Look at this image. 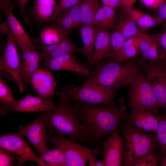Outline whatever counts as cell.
<instances>
[{
  "label": "cell",
  "mask_w": 166,
  "mask_h": 166,
  "mask_svg": "<svg viewBox=\"0 0 166 166\" xmlns=\"http://www.w3.org/2000/svg\"><path fill=\"white\" fill-rule=\"evenodd\" d=\"M86 142L91 146L101 143L119 129L127 108L124 100L113 105H92L77 101Z\"/></svg>",
  "instance_id": "obj_1"
},
{
  "label": "cell",
  "mask_w": 166,
  "mask_h": 166,
  "mask_svg": "<svg viewBox=\"0 0 166 166\" xmlns=\"http://www.w3.org/2000/svg\"><path fill=\"white\" fill-rule=\"evenodd\" d=\"M57 94L58 105L50 111L40 113L45 119L46 128L72 140L86 142L77 106L59 92Z\"/></svg>",
  "instance_id": "obj_2"
},
{
  "label": "cell",
  "mask_w": 166,
  "mask_h": 166,
  "mask_svg": "<svg viewBox=\"0 0 166 166\" xmlns=\"http://www.w3.org/2000/svg\"><path fill=\"white\" fill-rule=\"evenodd\" d=\"M88 79L107 89L117 91L129 85L140 73L141 65L137 62L110 60L97 64Z\"/></svg>",
  "instance_id": "obj_3"
},
{
  "label": "cell",
  "mask_w": 166,
  "mask_h": 166,
  "mask_svg": "<svg viewBox=\"0 0 166 166\" xmlns=\"http://www.w3.org/2000/svg\"><path fill=\"white\" fill-rule=\"evenodd\" d=\"M119 128L124 144L123 166H134L144 156L152 152H158L160 149L153 133L139 130L123 120Z\"/></svg>",
  "instance_id": "obj_4"
},
{
  "label": "cell",
  "mask_w": 166,
  "mask_h": 166,
  "mask_svg": "<svg viewBox=\"0 0 166 166\" xmlns=\"http://www.w3.org/2000/svg\"><path fill=\"white\" fill-rule=\"evenodd\" d=\"M117 91L104 87L88 79L75 87L65 86L59 92L71 102L79 101L96 105H113Z\"/></svg>",
  "instance_id": "obj_5"
},
{
  "label": "cell",
  "mask_w": 166,
  "mask_h": 166,
  "mask_svg": "<svg viewBox=\"0 0 166 166\" xmlns=\"http://www.w3.org/2000/svg\"><path fill=\"white\" fill-rule=\"evenodd\" d=\"M0 32L7 35L4 52L0 57V71L8 80L15 81L21 93L24 90V82L21 71V64L16 42L7 22L0 25Z\"/></svg>",
  "instance_id": "obj_6"
},
{
  "label": "cell",
  "mask_w": 166,
  "mask_h": 166,
  "mask_svg": "<svg viewBox=\"0 0 166 166\" xmlns=\"http://www.w3.org/2000/svg\"><path fill=\"white\" fill-rule=\"evenodd\" d=\"M129 85L128 106L131 109H142L159 113L162 108L158 102L146 76L140 72Z\"/></svg>",
  "instance_id": "obj_7"
},
{
  "label": "cell",
  "mask_w": 166,
  "mask_h": 166,
  "mask_svg": "<svg viewBox=\"0 0 166 166\" xmlns=\"http://www.w3.org/2000/svg\"><path fill=\"white\" fill-rule=\"evenodd\" d=\"M47 140L60 148L65 158V166H84L87 163L85 147L67 137L47 131Z\"/></svg>",
  "instance_id": "obj_8"
},
{
  "label": "cell",
  "mask_w": 166,
  "mask_h": 166,
  "mask_svg": "<svg viewBox=\"0 0 166 166\" xmlns=\"http://www.w3.org/2000/svg\"><path fill=\"white\" fill-rule=\"evenodd\" d=\"M1 113L5 115L12 112L36 113L50 111L56 106L53 97L33 96L27 93L21 99L14 102L1 101Z\"/></svg>",
  "instance_id": "obj_9"
},
{
  "label": "cell",
  "mask_w": 166,
  "mask_h": 166,
  "mask_svg": "<svg viewBox=\"0 0 166 166\" xmlns=\"http://www.w3.org/2000/svg\"><path fill=\"white\" fill-rule=\"evenodd\" d=\"M0 147L17 160V166H22L23 163L28 161L36 162L38 157L33 151L23 136L19 132L1 135Z\"/></svg>",
  "instance_id": "obj_10"
},
{
  "label": "cell",
  "mask_w": 166,
  "mask_h": 166,
  "mask_svg": "<svg viewBox=\"0 0 166 166\" xmlns=\"http://www.w3.org/2000/svg\"><path fill=\"white\" fill-rule=\"evenodd\" d=\"M103 149L101 152L104 166H123L124 151V141L119 129L111 133L101 143Z\"/></svg>",
  "instance_id": "obj_11"
},
{
  "label": "cell",
  "mask_w": 166,
  "mask_h": 166,
  "mask_svg": "<svg viewBox=\"0 0 166 166\" xmlns=\"http://www.w3.org/2000/svg\"><path fill=\"white\" fill-rule=\"evenodd\" d=\"M46 128L45 119L39 114L32 122L26 126L21 125L18 132L27 138L37 152L42 154L48 149Z\"/></svg>",
  "instance_id": "obj_12"
},
{
  "label": "cell",
  "mask_w": 166,
  "mask_h": 166,
  "mask_svg": "<svg viewBox=\"0 0 166 166\" xmlns=\"http://www.w3.org/2000/svg\"><path fill=\"white\" fill-rule=\"evenodd\" d=\"M15 5H10L0 7L7 17V22L16 43L19 46L21 51H37L38 46L31 41L22 25L13 13Z\"/></svg>",
  "instance_id": "obj_13"
},
{
  "label": "cell",
  "mask_w": 166,
  "mask_h": 166,
  "mask_svg": "<svg viewBox=\"0 0 166 166\" xmlns=\"http://www.w3.org/2000/svg\"><path fill=\"white\" fill-rule=\"evenodd\" d=\"M154 113L149 110L132 109L129 114H125L123 120L141 131L156 133L158 121Z\"/></svg>",
  "instance_id": "obj_14"
},
{
  "label": "cell",
  "mask_w": 166,
  "mask_h": 166,
  "mask_svg": "<svg viewBox=\"0 0 166 166\" xmlns=\"http://www.w3.org/2000/svg\"><path fill=\"white\" fill-rule=\"evenodd\" d=\"M30 81L39 96L53 97L55 93L56 82L49 70L38 68L31 76Z\"/></svg>",
  "instance_id": "obj_15"
},
{
  "label": "cell",
  "mask_w": 166,
  "mask_h": 166,
  "mask_svg": "<svg viewBox=\"0 0 166 166\" xmlns=\"http://www.w3.org/2000/svg\"><path fill=\"white\" fill-rule=\"evenodd\" d=\"M96 26V34L92 58L87 67L89 69L94 67L103 59L109 57L110 51L112 31Z\"/></svg>",
  "instance_id": "obj_16"
},
{
  "label": "cell",
  "mask_w": 166,
  "mask_h": 166,
  "mask_svg": "<svg viewBox=\"0 0 166 166\" xmlns=\"http://www.w3.org/2000/svg\"><path fill=\"white\" fill-rule=\"evenodd\" d=\"M73 54H66L49 61H44L43 65L53 70L69 71L88 78L91 74L89 69L77 62Z\"/></svg>",
  "instance_id": "obj_17"
},
{
  "label": "cell",
  "mask_w": 166,
  "mask_h": 166,
  "mask_svg": "<svg viewBox=\"0 0 166 166\" xmlns=\"http://www.w3.org/2000/svg\"><path fill=\"white\" fill-rule=\"evenodd\" d=\"M141 68L145 73L158 102L166 112V84L164 80L150 62L143 64Z\"/></svg>",
  "instance_id": "obj_18"
},
{
  "label": "cell",
  "mask_w": 166,
  "mask_h": 166,
  "mask_svg": "<svg viewBox=\"0 0 166 166\" xmlns=\"http://www.w3.org/2000/svg\"><path fill=\"white\" fill-rule=\"evenodd\" d=\"M37 46L44 53V61H49L65 54L74 53H82V48L77 47L71 42L68 36L59 43L50 45H46L39 39L36 40Z\"/></svg>",
  "instance_id": "obj_19"
},
{
  "label": "cell",
  "mask_w": 166,
  "mask_h": 166,
  "mask_svg": "<svg viewBox=\"0 0 166 166\" xmlns=\"http://www.w3.org/2000/svg\"><path fill=\"white\" fill-rule=\"evenodd\" d=\"M21 53V74L27 90L31 76L38 68L41 61L44 60L45 57L42 51H22Z\"/></svg>",
  "instance_id": "obj_20"
},
{
  "label": "cell",
  "mask_w": 166,
  "mask_h": 166,
  "mask_svg": "<svg viewBox=\"0 0 166 166\" xmlns=\"http://www.w3.org/2000/svg\"><path fill=\"white\" fill-rule=\"evenodd\" d=\"M30 13L34 18L41 23L53 21L57 16L56 0H34Z\"/></svg>",
  "instance_id": "obj_21"
},
{
  "label": "cell",
  "mask_w": 166,
  "mask_h": 166,
  "mask_svg": "<svg viewBox=\"0 0 166 166\" xmlns=\"http://www.w3.org/2000/svg\"><path fill=\"white\" fill-rule=\"evenodd\" d=\"M119 18L117 19L115 30L120 32L126 39L138 32L139 29L133 19L127 11L125 6L120 7Z\"/></svg>",
  "instance_id": "obj_22"
},
{
  "label": "cell",
  "mask_w": 166,
  "mask_h": 166,
  "mask_svg": "<svg viewBox=\"0 0 166 166\" xmlns=\"http://www.w3.org/2000/svg\"><path fill=\"white\" fill-rule=\"evenodd\" d=\"M79 27L83 45L82 53L86 57L89 65L92 58L96 34V26L81 24Z\"/></svg>",
  "instance_id": "obj_23"
},
{
  "label": "cell",
  "mask_w": 166,
  "mask_h": 166,
  "mask_svg": "<svg viewBox=\"0 0 166 166\" xmlns=\"http://www.w3.org/2000/svg\"><path fill=\"white\" fill-rule=\"evenodd\" d=\"M117 19L115 9L103 6L94 16V24L105 29L113 30L116 27Z\"/></svg>",
  "instance_id": "obj_24"
},
{
  "label": "cell",
  "mask_w": 166,
  "mask_h": 166,
  "mask_svg": "<svg viewBox=\"0 0 166 166\" xmlns=\"http://www.w3.org/2000/svg\"><path fill=\"white\" fill-rule=\"evenodd\" d=\"M146 30L140 28L135 35L126 39L118 61L133 62L132 60L140 54L139 42L141 35Z\"/></svg>",
  "instance_id": "obj_25"
},
{
  "label": "cell",
  "mask_w": 166,
  "mask_h": 166,
  "mask_svg": "<svg viewBox=\"0 0 166 166\" xmlns=\"http://www.w3.org/2000/svg\"><path fill=\"white\" fill-rule=\"evenodd\" d=\"M48 149L38 156L36 162L37 166H65V158L61 150L58 147Z\"/></svg>",
  "instance_id": "obj_26"
},
{
  "label": "cell",
  "mask_w": 166,
  "mask_h": 166,
  "mask_svg": "<svg viewBox=\"0 0 166 166\" xmlns=\"http://www.w3.org/2000/svg\"><path fill=\"white\" fill-rule=\"evenodd\" d=\"M100 0H84L80 12L81 24L94 25V16L101 6Z\"/></svg>",
  "instance_id": "obj_27"
},
{
  "label": "cell",
  "mask_w": 166,
  "mask_h": 166,
  "mask_svg": "<svg viewBox=\"0 0 166 166\" xmlns=\"http://www.w3.org/2000/svg\"><path fill=\"white\" fill-rule=\"evenodd\" d=\"M124 6L137 26L140 28L146 30L159 25L153 16L136 10L133 6L129 7Z\"/></svg>",
  "instance_id": "obj_28"
},
{
  "label": "cell",
  "mask_w": 166,
  "mask_h": 166,
  "mask_svg": "<svg viewBox=\"0 0 166 166\" xmlns=\"http://www.w3.org/2000/svg\"><path fill=\"white\" fill-rule=\"evenodd\" d=\"M126 38L119 31H112L110 51L109 57L111 60L118 61L121 56Z\"/></svg>",
  "instance_id": "obj_29"
},
{
  "label": "cell",
  "mask_w": 166,
  "mask_h": 166,
  "mask_svg": "<svg viewBox=\"0 0 166 166\" xmlns=\"http://www.w3.org/2000/svg\"><path fill=\"white\" fill-rule=\"evenodd\" d=\"M68 36H65L52 24L45 27L40 34L39 40L46 45L56 44Z\"/></svg>",
  "instance_id": "obj_30"
},
{
  "label": "cell",
  "mask_w": 166,
  "mask_h": 166,
  "mask_svg": "<svg viewBox=\"0 0 166 166\" xmlns=\"http://www.w3.org/2000/svg\"><path fill=\"white\" fill-rule=\"evenodd\" d=\"M156 115L158 121L156 136L160 147L159 154L161 155L166 152V112Z\"/></svg>",
  "instance_id": "obj_31"
},
{
  "label": "cell",
  "mask_w": 166,
  "mask_h": 166,
  "mask_svg": "<svg viewBox=\"0 0 166 166\" xmlns=\"http://www.w3.org/2000/svg\"><path fill=\"white\" fill-rule=\"evenodd\" d=\"M65 36H68L74 28L68 12L57 16L51 24Z\"/></svg>",
  "instance_id": "obj_32"
},
{
  "label": "cell",
  "mask_w": 166,
  "mask_h": 166,
  "mask_svg": "<svg viewBox=\"0 0 166 166\" xmlns=\"http://www.w3.org/2000/svg\"><path fill=\"white\" fill-rule=\"evenodd\" d=\"M159 46L158 43L155 40L154 42L149 48L140 53L142 58L141 60L144 62V60L151 62L160 59L164 55L159 53L158 47Z\"/></svg>",
  "instance_id": "obj_33"
},
{
  "label": "cell",
  "mask_w": 166,
  "mask_h": 166,
  "mask_svg": "<svg viewBox=\"0 0 166 166\" xmlns=\"http://www.w3.org/2000/svg\"><path fill=\"white\" fill-rule=\"evenodd\" d=\"M159 158V152H150L140 159L134 166H158Z\"/></svg>",
  "instance_id": "obj_34"
},
{
  "label": "cell",
  "mask_w": 166,
  "mask_h": 166,
  "mask_svg": "<svg viewBox=\"0 0 166 166\" xmlns=\"http://www.w3.org/2000/svg\"><path fill=\"white\" fill-rule=\"evenodd\" d=\"M2 73H0V99L1 101L14 102L16 101L11 89L2 78Z\"/></svg>",
  "instance_id": "obj_35"
},
{
  "label": "cell",
  "mask_w": 166,
  "mask_h": 166,
  "mask_svg": "<svg viewBox=\"0 0 166 166\" xmlns=\"http://www.w3.org/2000/svg\"><path fill=\"white\" fill-rule=\"evenodd\" d=\"M154 10L153 16L162 29H166V1Z\"/></svg>",
  "instance_id": "obj_36"
},
{
  "label": "cell",
  "mask_w": 166,
  "mask_h": 166,
  "mask_svg": "<svg viewBox=\"0 0 166 166\" xmlns=\"http://www.w3.org/2000/svg\"><path fill=\"white\" fill-rule=\"evenodd\" d=\"M79 1L80 0H59L57 3V17L69 12Z\"/></svg>",
  "instance_id": "obj_37"
},
{
  "label": "cell",
  "mask_w": 166,
  "mask_h": 166,
  "mask_svg": "<svg viewBox=\"0 0 166 166\" xmlns=\"http://www.w3.org/2000/svg\"><path fill=\"white\" fill-rule=\"evenodd\" d=\"M84 0H80L68 12L73 21L74 28L79 27L81 24L80 12L82 4Z\"/></svg>",
  "instance_id": "obj_38"
},
{
  "label": "cell",
  "mask_w": 166,
  "mask_h": 166,
  "mask_svg": "<svg viewBox=\"0 0 166 166\" xmlns=\"http://www.w3.org/2000/svg\"><path fill=\"white\" fill-rule=\"evenodd\" d=\"M146 30L142 33L140 39L139 47L140 53L148 49L155 41L153 35L148 34Z\"/></svg>",
  "instance_id": "obj_39"
},
{
  "label": "cell",
  "mask_w": 166,
  "mask_h": 166,
  "mask_svg": "<svg viewBox=\"0 0 166 166\" xmlns=\"http://www.w3.org/2000/svg\"><path fill=\"white\" fill-rule=\"evenodd\" d=\"M151 62L166 84V55H164L159 59Z\"/></svg>",
  "instance_id": "obj_40"
},
{
  "label": "cell",
  "mask_w": 166,
  "mask_h": 166,
  "mask_svg": "<svg viewBox=\"0 0 166 166\" xmlns=\"http://www.w3.org/2000/svg\"><path fill=\"white\" fill-rule=\"evenodd\" d=\"M15 159L9 152L0 147V166H12Z\"/></svg>",
  "instance_id": "obj_41"
},
{
  "label": "cell",
  "mask_w": 166,
  "mask_h": 166,
  "mask_svg": "<svg viewBox=\"0 0 166 166\" xmlns=\"http://www.w3.org/2000/svg\"><path fill=\"white\" fill-rule=\"evenodd\" d=\"M152 35L159 46L162 48L161 53L166 55V29H162L160 33Z\"/></svg>",
  "instance_id": "obj_42"
},
{
  "label": "cell",
  "mask_w": 166,
  "mask_h": 166,
  "mask_svg": "<svg viewBox=\"0 0 166 166\" xmlns=\"http://www.w3.org/2000/svg\"><path fill=\"white\" fill-rule=\"evenodd\" d=\"M87 154V162L89 166H104L102 161H99L93 154L92 150L85 147Z\"/></svg>",
  "instance_id": "obj_43"
},
{
  "label": "cell",
  "mask_w": 166,
  "mask_h": 166,
  "mask_svg": "<svg viewBox=\"0 0 166 166\" xmlns=\"http://www.w3.org/2000/svg\"><path fill=\"white\" fill-rule=\"evenodd\" d=\"M147 8L154 10L158 8L165 2V0H140Z\"/></svg>",
  "instance_id": "obj_44"
},
{
  "label": "cell",
  "mask_w": 166,
  "mask_h": 166,
  "mask_svg": "<svg viewBox=\"0 0 166 166\" xmlns=\"http://www.w3.org/2000/svg\"><path fill=\"white\" fill-rule=\"evenodd\" d=\"M122 5V0H110L107 6L115 9Z\"/></svg>",
  "instance_id": "obj_45"
},
{
  "label": "cell",
  "mask_w": 166,
  "mask_h": 166,
  "mask_svg": "<svg viewBox=\"0 0 166 166\" xmlns=\"http://www.w3.org/2000/svg\"><path fill=\"white\" fill-rule=\"evenodd\" d=\"M29 0H17V3L19 6L21 13L24 12L25 6Z\"/></svg>",
  "instance_id": "obj_46"
},
{
  "label": "cell",
  "mask_w": 166,
  "mask_h": 166,
  "mask_svg": "<svg viewBox=\"0 0 166 166\" xmlns=\"http://www.w3.org/2000/svg\"><path fill=\"white\" fill-rule=\"evenodd\" d=\"M158 166H166V152L160 155V158Z\"/></svg>",
  "instance_id": "obj_47"
},
{
  "label": "cell",
  "mask_w": 166,
  "mask_h": 166,
  "mask_svg": "<svg viewBox=\"0 0 166 166\" xmlns=\"http://www.w3.org/2000/svg\"><path fill=\"white\" fill-rule=\"evenodd\" d=\"M136 0H122V5L126 7L133 6Z\"/></svg>",
  "instance_id": "obj_48"
},
{
  "label": "cell",
  "mask_w": 166,
  "mask_h": 166,
  "mask_svg": "<svg viewBox=\"0 0 166 166\" xmlns=\"http://www.w3.org/2000/svg\"><path fill=\"white\" fill-rule=\"evenodd\" d=\"M11 3L10 0H0V6L8 5Z\"/></svg>",
  "instance_id": "obj_49"
}]
</instances>
